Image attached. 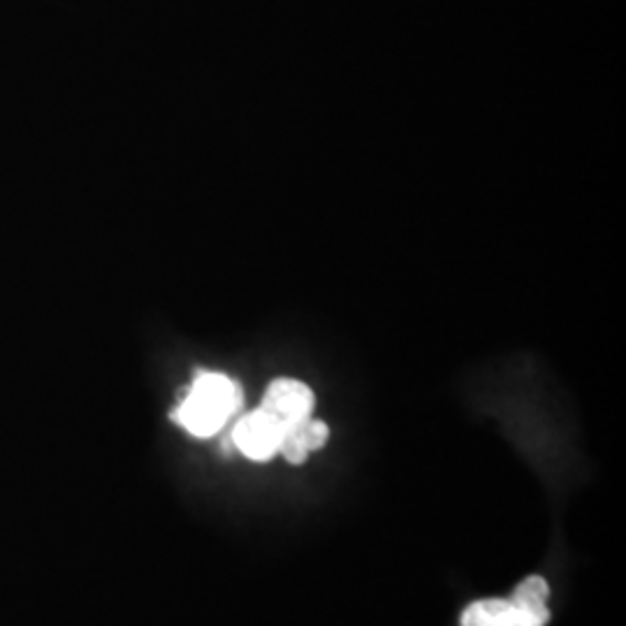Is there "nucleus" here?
Here are the masks:
<instances>
[{"instance_id":"f257e3e1","label":"nucleus","mask_w":626,"mask_h":626,"mask_svg":"<svg viewBox=\"0 0 626 626\" xmlns=\"http://www.w3.org/2000/svg\"><path fill=\"white\" fill-rule=\"evenodd\" d=\"M241 401H244V395H241L239 383L228 378L226 374L207 371L196 378L186 399L175 411V420L188 434L207 439L223 430L228 418L239 408Z\"/></svg>"},{"instance_id":"f03ea898","label":"nucleus","mask_w":626,"mask_h":626,"mask_svg":"<svg viewBox=\"0 0 626 626\" xmlns=\"http://www.w3.org/2000/svg\"><path fill=\"white\" fill-rule=\"evenodd\" d=\"M286 427L262 408L246 413L232 430V443L241 455L253 462H267L279 455L281 439Z\"/></svg>"},{"instance_id":"7ed1b4c3","label":"nucleus","mask_w":626,"mask_h":626,"mask_svg":"<svg viewBox=\"0 0 626 626\" xmlns=\"http://www.w3.org/2000/svg\"><path fill=\"white\" fill-rule=\"evenodd\" d=\"M316 397L306 383L295 378H276L267 386L260 408L274 416L283 427L306 420L313 413Z\"/></svg>"},{"instance_id":"20e7f679","label":"nucleus","mask_w":626,"mask_h":626,"mask_svg":"<svg viewBox=\"0 0 626 626\" xmlns=\"http://www.w3.org/2000/svg\"><path fill=\"white\" fill-rule=\"evenodd\" d=\"M550 617L525 610L511 599H481L464 608L460 626H547Z\"/></svg>"},{"instance_id":"39448f33","label":"nucleus","mask_w":626,"mask_h":626,"mask_svg":"<svg viewBox=\"0 0 626 626\" xmlns=\"http://www.w3.org/2000/svg\"><path fill=\"white\" fill-rule=\"evenodd\" d=\"M327 439H330V427L321 420L306 418V420L286 427L279 452L291 464H304L309 452L321 451L327 443Z\"/></svg>"},{"instance_id":"423d86ee","label":"nucleus","mask_w":626,"mask_h":626,"mask_svg":"<svg viewBox=\"0 0 626 626\" xmlns=\"http://www.w3.org/2000/svg\"><path fill=\"white\" fill-rule=\"evenodd\" d=\"M547 599H550V585L546 578L529 576L515 587L511 601L517 603L525 610L536 612V615L550 617V608H547Z\"/></svg>"}]
</instances>
